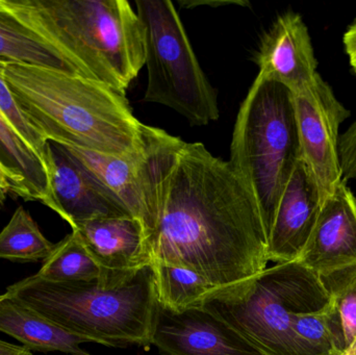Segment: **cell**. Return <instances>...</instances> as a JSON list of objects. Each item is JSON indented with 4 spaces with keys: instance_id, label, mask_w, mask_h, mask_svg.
I'll return each mask as SVG.
<instances>
[{
    "instance_id": "7a4b0ae2",
    "label": "cell",
    "mask_w": 356,
    "mask_h": 355,
    "mask_svg": "<svg viewBox=\"0 0 356 355\" xmlns=\"http://www.w3.org/2000/svg\"><path fill=\"white\" fill-rule=\"evenodd\" d=\"M19 110L47 141L98 154H142L148 125L134 115L127 95L79 75L2 62Z\"/></svg>"
},
{
    "instance_id": "484cf974",
    "label": "cell",
    "mask_w": 356,
    "mask_h": 355,
    "mask_svg": "<svg viewBox=\"0 0 356 355\" xmlns=\"http://www.w3.org/2000/svg\"><path fill=\"white\" fill-rule=\"evenodd\" d=\"M343 41H344L345 49L348 54L351 66L356 72V20L344 33Z\"/></svg>"
},
{
    "instance_id": "ffe728a7",
    "label": "cell",
    "mask_w": 356,
    "mask_h": 355,
    "mask_svg": "<svg viewBox=\"0 0 356 355\" xmlns=\"http://www.w3.org/2000/svg\"><path fill=\"white\" fill-rule=\"evenodd\" d=\"M35 276L56 283H74L99 279L102 269L88 251L76 231L56 244Z\"/></svg>"
},
{
    "instance_id": "9a60e30c",
    "label": "cell",
    "mask_w": 356,
    "mask_h": 355,
    "mask_svg": "<svg viewBox=\"0 0 356 355\" xmlns=\"http://www.w3.org/2000/svg\"><path fill=\"white\" fill-rule=\"evenodd\" d=\"M0 165L8 173L10 191L56 210L45 160L0 114Z\"/></svg>"
},
{
    "instance_id": "7c38bea8",
    "label": "cell",
    "mask_w": 356,
    "mask_h": 355,
    "mask_svg": "<svg viewBox=\"0 0 356 355\" xmlns=\"http://www.w3.org/2000/svg\"><path fill=\"white\" fill-rule=\"evenodd\" d=\"M321 206L317 183L300 160L276 208L268 237L269 262L284 264L299 260L317 222Z\"/></svg>"
},
{
    "instance_id": "4fadbf2b",
    "label": "cell",
    "mask_w": 356,
    "mask_h": 355,
    "mask_svg": "<svg viewBox=\"0 0 356 355\" xmlns=\"http://www.w3.org/2000/svg\"><path fill=\"white\" fill-rule=\"evenodd\" d=\"M257 63L259 75L282 83L292 94L307 89L317 79V60L309 29L300 15L284 13L261 40Z\"/></svg>"
},
{
    "instance_id": "8992f818",
    "label": "cell",
    "mask_w": 356,
    "mask_h": 355,
    "mask_svg": "<svg viewBox=\"0 0 356 355\" xmlns=\"http://www.w3.org/2000/svg\"><path fill=\"white\" fill-rule=\"evenodd\" d=\"M300 160L292 92L259 74L238 110L229 163L254 196L267 238Z\"/></svg>"
},
{
    "instance_id": "ba28073f",
    "label": "cell",
    "mask_w": 356,
    "mask_h": 355,
    "mask_svg": "<svg viewBox=\"0 0 356 355\" xmlns=\"http://www.w3.org/2000/svg\"><path fill=\"white\" fill-rule=\"evenodd\" d=\"M301 160L313 175L322 204L343 181L339 129L350 113L318 75L300 93L293 94Z\"/></svg>"
},
{
    "instance_id": "8fae6325",
    "label": "cell",
    "mask_w": 356,
    "mask_h": 355,
    "mask_svg": "<svg viewBox=\"0 0 356 355\" xmlns=\"http://www.w3.org/2000/svg\"><path fill=\"white\" fill-rule=\"evenodd\" d=\"M72 231L79 233L102 269L98 281L106 285L127 283L138 271L152 264L145 231L139 219L131 216L91 219L79 223Z\"/></svg>"
},
{
    "instance_id": "e0dca14e",
    "label": "cell",
    "mask_w": 356,
    "mask_h": 355,
    "mask_svg": "<svg viewBox=\"0 0 356 355\" xmlns=\"http://www.w3.org/2000/svg\"><path fill=\"white\" fill-rule=\"evenodd\" d=\"M0 333L14 338L29 352L85 354L79 345L88 343L6 294L0 297Z\"/></svg>"
},
{
    "instance_id": "6da1fadb",
    "label": "cell",
    "mask_w": 356,
    "mask_h": 355,
    "mask_svg": "<svg viewBox=\"0 0 356 355\" xmlns=\"http://www.w3.org/2000/svg\"><path fill=\"white\" fill-rule=\"evenodd\" d=\"M140 192L152 263L188 269L213 288L267 269V233L254 196L229 160L203 144L148 126Z\"/></svg>"
},
{
    "instance_id": "d6986e66",
    "label": "cell",
    "mask_w": 356,
    "mask_h": 355,
    "mask_svg": "<svg viewBox=\"0 0 356 355\" xmlns=\"http://www.w3.org/2000/svg\"><path fill=\"white\" fill-rule=\"evenodd\" d=\"M293 329L305 355H342L347 352L342 319L332 302L322 310L295 315Z\"/></svg>"
},
{
    "instance_id": "4316f807",
    "label": "cell",
    "mask_w": 356,
    "mask_h": 355,
    "mask_svg": "<svg viewBox=\"0 0 356 355\" xmlns=\"http://www.w3.org/2000/svg\"><path fill=\"white\" fill-rule=\"evenodd\" d=\"M0 355H33L31 352L23 346H16L14 344L0 340Z\"/></svg>"
},
{
    "instance_id": "603a6c76",
    "label": "cell",
    "mask_w": 356,
    "mask_h": 355,
    "mask_svg": "<svg viewBox=\"0 0 356 355\" xmlns=\"http://www.w3.org/2000/svg\"><path fill=\"white\" fill-rule=\"evenodd\" d=\"M319 276L342 319L348 350L356 341V265Z\"/></svg>"
},
{
    "instance_id": "cb8c5ba5",
    "label": "cell",
    "mask_w": 356,
    "mask_h": 355,
    "mask_svg": "<svg viewBox=\"0 0 356 355\" xmlns=\"http://www.w3.org/2000/svg\"><path fill=\"white\" fill-rule=\"evenodd\" d=\"M0 114L45 160L46 142L47 141L29 124V121L19 110L12 93L4 81L3 74H2V60H0Z\"/></svg>"
},
{
    "instance_id": "44dd1931",
    "label": "cell",
    "mask_w": 356,
    "mask_h": 355,
    "mask_svg": "<svg viewBox=\"0 0 356 355\" xmlns=\"http://www.w3.org/2000/svg\"><path fill=\"white\" fill-rule=\"evenodd\" d=\"M161 308L172 313L200 308L207 294L213 289L204 279L180 267L152 263Z\"/></svg>"
},
{
    "instance_id": "d4e9b609",
    "label": "cell",
    "mask_w": 356,
    "mask_h": 355,
    "mask_svg": "<svg viewBox=\"0 0 356 355\" xmlns=\"http://www.w3.org/2000/svg\"><path fill=\"white\" fill-rule=\"evenodd\" d=\"M339 156L343 179H356V120L339 140Z\"/></svg>"
},
{
    "instance_id": "83f0119b",
    "label": "cell",
    "mask_w": 356,
    "mask_h": 355,
    "mask_svg": "<svg viewBox=\"0 0 356 355\" xmlns=\"http://www.w3.org/2000/svg\"><path fill=\"white\" fill-rule=\"evenodd\" d=\"M10 177L4 170L3 167L0 165V190H10Z\"/></svg>"
},
{
    "instance_id": "ac0fdd59",
    "label": "cell",
    "mask_w": 356,
    "mask_h": 355,
    "mask_svg": "<svg viewBox=\"0 0 356 355\" xmlns=\"http://www.w3.org/2000/svg\"><path fill=\"white\" fill-rule=\"evenodd\" d=\"M64 146L119 200L131 216L140 220L142 213L140 167L144 151L136 156H116Z\"/></svg>"
},
{
    "instance_id": "5b68a950",
    "label": "cell",
    "mask_w": 356,
    "mask_h": 355,
    "mask_svg": "<svg viewBox=\"0 0 356 355\" xmlns=\"http://www.w3.org/2000/svg\"><path fill=\"white\" fill-rule=\"evenodd\" d=\"M332 304L318 274L299 262L276 264L252 279L213 288L201 302L263 355H305L295 315Z\"/></svg>"
},
{
    "instance_id": "7402d4cb",
    "label": "cell",
    "mask_w": 356,
    "mask_h": 355,
    "mask_svg": "<svg viewBox=\"0 0 356 355\" xmlns=\"http://www.w3.org/2000/svg\"><path fill=\"white\" fill-rule=\"evenodd\" d=\"M56 244L50 242L33 217L19 206L0 233V258L10 262L35 263L52 254Z\"/></svg>"
},
{
    "instance_id": "52a82bcc",
    "label": "cell",
    "mask_w": 356,
    "mask_h": 355,
    "mask_svg": "<svg viewBox=\"0 0 356 355\" xmlns=\"http://www.w3.org/2000/svg\"><path fill=\"white\" fill-rule=\"evenodd\" d=\"M145 33L146 102L172 108L191 125L202 126L220 117L217 93L205 76L175 4L137 0Z\"/></svg>"
},
{
    "instance_id": "3957f363",
    "label": "cell",
    "mask_w": 356,
    "mask_h": 355,
    "mask_svg": "<svg viewBox=\"0 0 356 355\" xmlns=\"http://www.w3.org/2000/svg\"><path fill=\"white\" fill-rule=\"evenodd\" d=\"M81 76L125 95L145 66V33L127 0H4Z\"/></svg>"
},
{
    "instance_id": "2e32d148",
    "label": "cell",
    "mask_w": 356,
    "mask_h": 355,
    "mask_svg": "<svg viewBox=\"0 0 356 355\" xmlns=\"http://www.w3.org/2000/svg\"><path fill=\"white\" fill-rule=\"evenodd\" d=\"M0 60L79 75L65 54L45 35L0 0Z\"/></svg>"
},
{
    "instance_id": "30bf717a",
    "label": "cell",
    "mask_w": 356,
    "mask_h": 355,
    "mask_svg": "<svg viewBox=\"0 0 356 355\" xmlns=\"http://www.w3.org/2000/svg\"><path fill=\"white\" fill-rule=\"evenodd\" d=\"M152 345L162 355H263L202 308L172 313L160 306Z\"/></svg>"
},
{
    "instance_id": "f1b7e54d",
    "label": "cell",
    "mask_w": 356,
    "mask_h": 355,
    "mask_svg": "<svg viewBox=\"0 0 356 355\" xmlns=\"http://www.w3.org/2000/svg\"><path fill=\"white\" fill-rule=\"evenodd\" d=\"M79 355H91V354H88V352H85V354H79Z\"/></svg>"
},
{
    "instance_id": "277c9868",
    "label": "cell",
    "mask_w": 356,
    "mask_h": 355,
    "mask_svg": "<svg viewBox=\"0 0 356 355\" xmlns=\"http://www.w3.org/2000/svg\"><path fill=\"white\" fill-rule=\"evenodd\" d=\"M4 294L88 343L152 345L160 304L152 265L118 286L98 279L56 283L31 275Z\"/></svg>"
},
{
    "instance_id": "5bb4252c",
    "label": "cell",
    "mask_w": 356,
    "mask_h": 355,
    "mask_svg": "<svg viewBox=\"0 0 356 355\" xmlns=\"http://www.w3.org/2000/svg\"><path fill=\"white\" fill-rule=\"evenodd\" d=\"M297 262L318 275L356 265V199L345 179L322 204Z\"/></svg>"
},
{
    "instance_id": "9c48e42d",
    "label": "cell",
    "mask_w": 356,
    "mask_h": 355,
    "mask_svg": "<svg viewBox=\"0 0 356 355\" xmlns=\"http://www.w3.org/2000/svg\"><path fill=\"white\" fill-rule=\"evenodd\" d=\"M45 162L56 206L54 212L71 229L91 219L131 216L62 144L47 140Z\"/></svg>"
},
{
    "instance_id": "f546056e",
    "label": "cell",
    "mask_w": 356,
    "mask_h": 355,
    "mask_svg": "<svg viewBox=\"0 0 356 355\" xmlns=\"http://www.w3.org/2000/svg\"><path fill=\"white\" fill-rule=\"evenodd\" d=\"M0 297H1V295H0Z\"/></svg>"
}]
</instances>
